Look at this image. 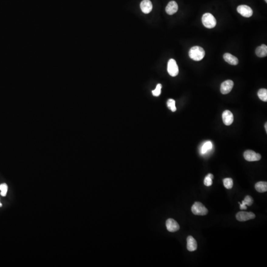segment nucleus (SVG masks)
<instances>
[{"label": "nucleus", "instance_id": "f03ea898", "mask_svg": "<svg viewBox=\"0 0 267 267\" xmlns=\"http://www.w3.org/2000/svg\"><path fill=\"white\" fill-rule=\"evenodd\" d=\"M202 22L204 26L207 28H214L217 23L215 18L210 13L204 14L202 17Z\"/></svg>", "mask_w": 267, "mask_h": 267}, {"label": "nucleus", "instance_id": "9d476101", "mask_svg": "<svg viewBox=\"0 0 267 267\" xmlns=\"http://www.w3.org/2000/svg\"><path fill=\"white\" fill-rule=\"evenodd\" d=\"M222 119L225 125L230 126L234 121V115L230 110H226L223 113Z\"/></svg>", "mask_w": 267, "mask_h": 267}, {"label": "nucleus", "instance_id": "f257e3e1", "mask_svg": "<svg viewBox=\"0 0 267 267\" xmlns=\"http://www.w3.org/2000/svg\"><path fill=\"white\" fill-rule=\"evenodd\" d=\"M189 54L190 59L195 61H200L204 59L205 53L201 47L194 46L190 49Z\"/></svg>", "mask_w": 267, "mask_h": 267}, {"label": "nucleus", "instance_id": "4be33fe9", "mask_svg": "<svg viewBox=\"0 0 267 267\" xmlns=\"http://www.w3.org/2000/svg\"><path fill=\"white\" fill-rule=\"evenodd\" d=\"M8 190V187L6 183H2L1 185H0V190L1 191V195L3 197L6 196Z\"/></svg>", "mask_w": 267, "mask_h": 267}, {"label": "nucleus", "instance_id": "f3484780", "mask_svg": "<svg viewBox=\"0 0 267 267\" xmlns=\"http://www.w3.org/2000/svg\"><path fill=\"white\" fill-rule=\"evenodd\" d=\"M255 189L259 193H265L267 191V183L266 182H259L255 184Z\"/></svg>", "mask_w": 267, "mask_h": 267}, {"label": "nucleus", "instance_id": "5701e85b", "mask_svg": "<svg viewBox=\"0 0 267 267\" xmlns=\"http://www.w3.org/2000/svg\"><path fill=\"white\" fill-rule=\"evenodd\" d=\"M161 88H162V85L160 84H157L156 89L152 91L153 95L155 97H158L160 96V94H161Z\"/></svg>", "mask_w": 267, "mask_h": 267}, {"label": "nucleus", "instance_id": "0eeeda50", "mask_svg": "<svg viewBox=\"0 0 267 267\" xmlns=\"http://www.w3.org/2000/svg\"><path fill=\"white\" fill-rule=\"evenodd\" d=\"M234 82L231 80L224 81L221 85V92L222 94H229L234 87Z\"/></svg>", "mask_w": 267, "mask_h": 267}, {"label": "nucleus", "instance_id": "423d86ee", "mask_svg": "<svg viewBox=\"0 0 267 267\" xmlns=\"http://www.w3.org/2000/svg\"><path fill=\"white\" fill-rule=\"evenodd\" d=\"M244 157L245 159L248 161H259L261 158V156L259 153H257L254 151L247 150L244 153Z\"/></svg>", "mask_w": 267, "mask_h": 267}, {"label": "nucleus", "instance_id": "cd10ccee", "mask_svg": "<svg viewBox=\"0 0 267 267\" xmlns=\"http://www.w3.org/2000/svg\"><path fill=\"white\" fill-rule=\"evenodd\" d=\"M265 1H266V2L267 1V0H265Z\"/></svg>", "mask_w": 267, "mask_h": 267}, {"label": "nucleus", "instance_id": "393cba45", "mask_svg": "<svg viewBox=\"0 0 267 267\" xmlns=\"http://www.w3.org/2000/svg\"><path fill=\"white\" fill-rule=\"evenodd\" d=\"M207 176H208L209 178H211L212 180H213V179H214V176L212 174H210V173L208 174Z\"/></svg>", "mask_w": 267, "mask_h": 267}, {"label": "nucleus", "instance_id": "a211bd4d", "mask_svg": "<svg viewBox=\"0 0 267 267\" xmlns=\"http://www.w3.org/2000/svg\"><path fill=\"white\" fill-rule=\"evenodd\" d=\"M259 98L263 101H267V90L266 89H261L258 92Z\"/></svg>", "mask_w": 267, "mask_h": 267}, {"label": "nucleus", "instance_id": "20e7f679", "mask_svg": "<svg viewBox=\"0 0 267 267\" xmlns=\"http://www.w3.org/2000/svg\"><path fill=\"white\" fill-rule=\"evenodd\" d=\"M168 72L170 76L175 77L177 76L179 73V68L176 61L174 59H170L167 66Z\"/></svg>", "mask_w": 267, "mask_h": 267}, {"label": "nucleus", "instance_id": "a878e982", "mask_svg": "<svg viewBox=\"0 0 267 267\" xmlns=\"http://www.w3.org/2000/svg\"><path fill=\"white\" fill-rule=\"evenodd\" d=\"M265 129H266V132H267V123H266V124H265Z\"/></svg>", "mask_w": 267, "mask_h": 267}, {"label": "nucleus", "instance_id": "dca6fc26", "mask_svg": "<svg viewBox=\"0 0 267 267\" xmlns=\"http://www.w3.org/2000/svg\"><path fill=\"white\" fill-rule=\"evenodd\" d=\"M256 54L260 57H263L267 56V47L265 45L259 46L256 50Z\"/></svg>", "mask_w": 267, "mask_h": 267}, {"label": "nucleus", "instance_id": "aec40b11", "mask_svg": "<svg viewBox=\"0 0 267 267\" xmlns=\"http://www.w3.org/2000/svg\"><path fill=\"white\" fill-rule=\"evenodd\" d=\"M223 183L224 187L226 189H231L233 187V180L231 178H225L223 180Z\"/></svg>", "mask_w": 267, "mask_h": 267}, {"label": "nucleus", "instance_id": "f8f14e48", "mask_svg": "<svg viewBox=\"0 0 267 267\" xmlns=\"http://www.w3.org/2000/svg\"><path fill=\"white\" fill-rule=\"evenodd\" d=\"M178 5L175 1H171L166 7V12L169 15H172L178 11Z\"/></svg>", "mask_w": 267, "mask_h": 267}, {"label": "nucleus", "instance_id": "6ab92c4d", "mask_svg": "<svg viewBox=\"0 0 267 267\" xmlns=\"http://www.w3.org/2000/svg\"><path fill=\"white\" fill-rule=\"evenodd\" d=\"M212 148V142L210 141H208L203 145V146L201 149V152L202 154H205L208 150L211 149Z\"/></svg>", "mask_w": 267, "mask_h": 267}, {"label": "nucleus", "instance_id": "bb28decb", "mask_svg": "<svg viewBox=\"0 0 267 267\" xmlns=\"http://www.w3.org/2000/svg\"><path fill=\"white\" fill-rule=\"evenodd\" d=\"M2 207V204L0 202V207Z\"/></svg>", "mask_w": 267, "mask_h": 267}, {"label": "nucleus", "instance_id": "7ed1b4c3", "mask_svg": "<svg viewBox=\"0 0 267 267\" xmlns=\"http://www.w3.org/2000/svg\"><path fill=\"white\" fill-rule=\"evenodd\" d=\"M191 211L195 215L204 216L207 214L208 211L206 207L200 202H195L191 207Z\"/></svg>", "mask_w": 267, "mask_h": 267}, {"label": "nucleus", "instance_id": "6e6552de", "mask_svg": "<svg viewBox=\"0 0 267 267\" xmlns=\"http://www.w3.org/2000/svg\"><path fill=\"white\" fill-rule=\"evenodd\" d=\"M237 11L238 13L244 17H249L253 15L252 9L248 5H239L237 8Z\"/></svg>", "mask_w": 267, "mask_h": 267}, {"label": "nucleus", "instance_id": "9b49d317", "mask_svg": "<svg viewBox=\"0 0 267 267\" xmlns=\"http://www.w3.org/2000/svg\"><path fill=\"white\" fill-rule=\"evenodd\" d=\"M141 10L145 14H148L152 11V4L149 0H143L140 4Z\"/></svg>", "mask_w": 267, "mask_h": 267}, {"label": "nucleus", "instance_id": "2eb2a0df", "mask_svg": "<svg viewBox=\"0 0 267 267\" xmlns=\"http://www.w3.org/2000/svg\"><path fill=\"white\" fill-rule=\"evenodd\" d=\"M253 199L250 195H247L242 201V204H240V208L241 210H246L247 207L246 205L250 206L253 204Z\"/></svg>", "mask_w": 267, "mask_h": 267}, {"label": "nucleus", "instance_id": "39448f33", "mask_svg": "<svg viewBox=\"0 0 267 267\" xmlns=\"http://www.w3.org/2000/svg\"><path fill=\"white\" fill-rule=\"evenodd\" d=\"M255 218V215L251 212L241 211L236 215V219L240 222H245Z\"/></svg>", "mask_w": 267, "mask_h": 267}, {"label": "nucleus", "instance_id": "ddd939ff", "mask_svg": "<svg viewBox=\"0 0 267 267\" xmlns=\"http://www.w3.org/2000/svg\"><path fill=\"white\" fill-rule=\"evenodd\" d=\"M187 249L189 251H194L197 250V242L192 236H189L187 239Z\"/></svg>", "mask_w": 267, "mask_h": 267}, {"label": "nucleus", "instance_id": "4468645a", "mask_svg": "<svg viewBox=\"0 0 267 267\" xmlns=\"http://www.w3.org/2000/svg\"><path fill=\"white\" fill-rule=\"evenodd\" d=\"M223 57L225 61L231 65H236L238 63V58L231 55V53H225Z\"/></svg>", "mask_w": 267, "mask_h": 267}, {"label": "nucleus", "instance_id": "1a4fd4ad", "mask_svg": "<svg viewBox=\"0 0 267 267\" xmlns=\"http://www.w3.org/2000/svg\"><path fill=\"white\" fill-rule=\"evenodd\" d=\"M166 226L168 231L175 232L180 229V226L175 220L170 218L166 221Z\"/></svg>", "mask_w": 267, "mask_h": 267}, {"label": "nucleus", "instance_id": "412c9836", "mask_svg": "<svg viewBox=\"0 0 267 267\" xmlns=\"http://www.w3.org/2000/svg\"><path fill=\"white\" fill-rule=\"evenodd\" d=\"M167 106L172 112H175L177 110L175 105V101L173 99H169L167 102Z\"/></svg>", "mask_w": 267, "mask_h": 267}, {"label": "nucleus", "instance_id": "b1692460", "mask_svg": "<svg viewBox=\"0 0 267 267\" xmlns=\"http://www.w3.org/2000/svg\"><path fill=\"white\" fill-rule=\"evenodd\" d=\"M213 182L211 178H209L208 176H206L204 180V185L207 187L211 186L212 185Z\"/></svg>", "mask_w": 267, "mask_h": 267}]
</instances>
